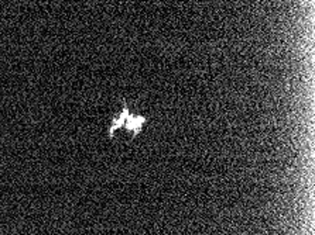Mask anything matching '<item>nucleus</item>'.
Here are the masks:
<instances>
[{
    "label": "nucleus",
    "mask_w": 315,
    "mask_h": 235,
    "mask_svg": "<svg viewBox=\"0 0 315 235\" xmlns=\"http://www.w3.org/2000/svg\"><path fill=\"white\" fill-rule=\"evenodd\" d=\"M146 121H147V118H144L143 116H137V114L129 113V116H127L126 123H125V127H123V129L126 130V131H130L133 135H136L137 133L142 131Z\"/></svg>",
    "instance_id": "nucleus-1"
},
{
    "label": "nucleus",
    "mask_w": 315,
    "mask_h": 235,
    "mask_svg": "<svg viewBox=\"0 0 315 235\" xmlns=\"http://www.w3.org/2000/svg\"><path fill=\"white\" fill-rule=\"evenodd\" d=\"M129 109H127V106L125 104L123 106V109H122V112L119 116H116L113 120H112V124H110L109 127V134L110 137H113V134H115L116 131H119L121 129H123L125 127V123H126V118L127 116H129Z\"/></svg>",
    "instance_id": "nucleus-2"
}]
</instances>
